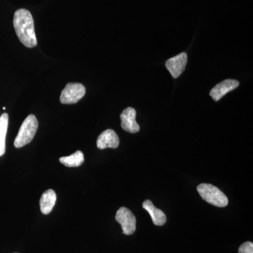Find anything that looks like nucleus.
I'll use <instances>...</instances> for the list:
<instances>
[{
  "instance_id": "nucleus-3",
  "label": "nucleus",
  "mask_w": 253,
  "mask_h": 253,
  "mask_svg": "<svg viewBox=\"0 0 253 253\" xmlns=\"http://www.w3.org/2000/svg\"><path fill=\"white\" fill-rule=\"evenodd\" d=\"M197 191L201 198L208 204L219 208L226 207L229 204V200L226 195L212 184H200L198 186Z\"/></svg>"
},
{
  "instance_id": "nucleus-12",
  "label": "nucleus",
  "mask_w": 253,
  "mask_h": 253,
  "mask_svg": "<svg viewBox=\"0 0 253 253\" xmlns=\"http://www.w3.org/2000/svg\"><path fill=\"white\" fill-rule=\"evenodd\" d=\"M9 125V115L3 113L0 116V156H2L6 151V135Z\"/></svg>"
},
{
  "instance_id": "nucleus-8",
  "label": "nucleus",
  "mask_w": 253,
  "mask_h": 253,
  "mask_svg": "<svg viewBox=\"0 0 253 253\" xmlns=\"http://www.w3.org/2000/svg\"><path fill=\"white\" fill-rule=\"evenodd\" d=\"M120 144V139L116 131L108 129L103 131L97 138L96 146L98 149H105L108 148L117 149Z\"/></svg>"
},
{
  "instance_id": "nucleus-9",
  "label": "nucleus",
  "mask_w": 253,
  "mask_h": 253,
  "mask_svg": "<svg viewBox=\"0 0 253 253\" xmlns=\"http://www.w3.org/2000/svg\"><path fill=\"white\" fill-rule=\"evenodd\" d=\"M239 86V82L236 80L228 79L221 82L219 84H216L214 87L211 89V97L215 101H219L224 95L229 93V91H233Z\"/></svg>"
},
{
  "instance_id": "nucleus-10",
  "label": "nucleus",
  "mask_w": 253,
  "mask_h": 253,
  "mask_svg": "<svg viewBox=\"0 0 253 253\" xmlns=\"http://www.w3.org/2000/svg\"><path fill=\"white\" fill-rule=\"evenodd\" d=\"M142 206L143 208L149 213L155 225L163 226L166 224V221H167L166 214L161 210L155 207L154 205L151 201L146 200L143 203Z\"/></svg>"
},
{
  "instance_id": "nucleus-1",
  "label": "nucleus",
  "mask_w": 253,
  "mask_h": 253,
  "mask_svg": "<svg viewBox=\"0 0 253 253\" xmlns=\"http://www.w3.org/2000/svg\"><path fill=\"white\" fill-rule=\"evenodd\" d=\"M13 23L16 36L24 46L33 48L38 44L34 20L28 10L20 9L16 11Z\"/></svg>"
},
{
  "instance_id": "nucleus-2",
  "label": "nucleus",
  "mask_w": 253,
  "mask_h": 253,
  "mask_svg": "<svg viewBox=\"0 0 253 253\" xmlns=\"http://www.w3.org/2000/svg\"><path fill=\"white\" fill-rule=\"evenodd\" d=\"M38 119L34 115H29L23 121L16 139L14 146L17 149L22 148L33 141L38 129Z\"/></svg>"
},
{
  "instance_id": "nucleus-13",
  "label": "nucleus",
  "mask_w": 253,
  "mask_h": 253,
  "mask_svg": "<svg viewBox=\"0 0 253 253\" xmlns=\"http://www.w3.org/2000/svg\"><path fill=\"white\" fill-rule=\"evenodd\" d=\"M84 154L81 151H77L69 156L60 158V163L68 168H77L84 162Z\"/></svg>"
},
{
  "instance_id": "nucleus-11",
  "label": "nucleus",
  "mask_w": 253,
  "mask_h": 253,
  "mask_svg": "<svg viewBox=\"0 0 253 253\" xmlns=\"http://www.w3.org/2000/svg\"><path fill=\"white\" fill-rule=\"evenodd\" d=\"M56 201V192L52 189L46 190L42 195L40 206L42 214H48L52 211Z\"/></svg>"
},
{
  "instance_id": "nucleus-4",
  "label": "nucleus",
  "mask_w": 253,
  "mask_h": 253,
  "mask_svg": "<svg viewBox=\"0 0 253 253\" xmlns=\"http://www.w3.org/2000/svg\"><path fill=\"white\" fill-rule=\"evenodd\" d=\"M86 92L84 86L81 83H68L61 91L60 101L62 104H74L83 99Z\"/></svg>"
},
{
  "instance_id": "nucleus-7",
  "label": "nucleus",
  "mask_w": 253,
  "mask_h": 253,
  "mask_svg": "<svg viewBox=\"0 0 253 253\" xmlns=\"http://www.w3.org/2000/svg\"><path fill=\"white\" fill-rule=\"evenodd\" d=\"M136 112L135 109L128 107L121 114V126L126 132H138L140 130V126L136 121Z\"/></svg>"
},
{
  "instance_id": "nucleus-14",
  "label": "nucleus",
  "mask_w": 253,
  "mask_h": 253,
  "mask_svg": "<svg viewBox=\"0 0 253 253\" xmlns=\"http://www.w3.org/2000/svg\"><path fill=\"white\" fill-rule=\"evenodd\" d=\"M239 253H253V244L252 242H246L240 246Z\"/></svg>"
},
{
  "instance_id": "nucleus-6",
  "label": "nucleus",
  "mask_w": 253,
  "mask_h": 253,
  "mask_svg": "<svg viewBox=\"0 0 253 253\" xmlns=\"http://www.w3.org/2000/svg\"><path fill=\"white\" fill-rule=\"evenodd\" d=\"M188 61L187 54L185 52L176 55L174 57L168 59L166 63V66L173 78H177L185 70Z\"/></svg>"
},
{
  "instance_id": "nucleus-5",
  "label": "nucleus",
  "mask_w": 253,
  "mask_h": 253,
  "mask_svg": "<svg viewBox=\"0 0 253 253\" xmlns=\"http://www.w3.org/2000/svg\"><path fill=\"white\" fill-rule=\"evenodd\" d=\"M116 220L122 226L123 234L131 235L135 232L136 217L128 208H119L116 213Z\"/></svg>"
}]
</instances>
